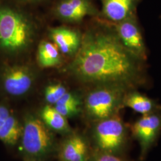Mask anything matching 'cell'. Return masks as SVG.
<instances>
[{
	"mask_svg": "<svg viewBox=\"0 0 161 161\" xmlns=\"http://www.w3.org/2000/svg\"><path fill=\"white\" fill-rule=\"evenodd\" d=\"M132 55L113 36L90 34L79 47L75 70L87 81L127 82L132 79L137 70Z\"/></svg>",
	"mask_w": 161,
	"mask_h": 161,
	"instance_id": "obj_1",
	"label": "cell"
},
{
	"mask_svg": "<svg viewBox=\"0 0 161 161\" xmlns=\"http://www.w3.org/2000/svg\"><path fill=\"white\" fill-rule=\"evenodd\" d=\"M29 23L14 7L0 3V48L8 53L22 50L29 42Z\"/></svg>",
	"mask_w": 161,
	"mask_h": 161,
	"instance_id": "obj_2",
	"label": "cell"
},
{
	"mask_svg": "<svg viewBox=\"0 0 161 161\" xmlns=\"http://www.w3.org/2000/svg\"><path fill=\"white\" fill-rule=\"evenodd\" d=\"M20 138L23 151L34 158H41L49 153L54 142L50 128L41 119L32 116L25 119Z\"/></svg>",
	"mask_w": 161,
	"mask_h": 161,
	"instance_id": "obj_3",
	"label": "cell"
},
{
	"mask_svg": "<svg viewBox=\"0 0 161 161\" xmlns=\"http://www.w3.org/2000/svg\"><path fill=\"white\" fill-rule=\"evenodd\" d=\"M122 93L118 88H102L95 90L87 96L86 111L94 120L100 121L114 116L121 101Z\"/></svg>",
	"mask_w": 161,
	"mask_h": 161,
	"instance_id": "obj_4",
	"label": "cell"
},
{
	"mask_svg": "<svg viewBox=\"0 0 161 161\" xmlns=\"http://www.w3.org/2000/svg\"><path fill=\"white\" fill-rule=\"evenodd\" d=\"M94 135L96 143L102 152L114 153L125 142V129L121 119L112 116L98 121Z\"/></svg>",
	"mask_w": 161,
	"mask_h": 161,
	"instance_id": "obj_5",
	"label": "cell"
},
{
	"mask_svg": "<svg viewBox=\"0 0 161 161\" xmlns=\"http://www.w3.org/2000/svg\"><path fill=\"white\" fill-rule=\"evenodd\" d=\"M4 92L14 97L28 92L32 84V78L28 70L22 66H9L4 68L1 77Z\"/></svg>",
	"mask_w": 161,
	"mask_h": 161,
	"instance_id": "obj_6",
	"label": "cell"
},
{
	"mask_svg": "<svg viewBox=\"0 0 161 161\" xmlns=\"http://www.w3.org/2000/svg\"><path fill=\"white\" fill-rule=\"evenodd\" d=\"M161 128V118L150 114L143 115L134 123L132 127V133L139 141L143 153L153 143Z\"/></svg>",
	"mask_w": 161,
	"mask_h": 161,
	"instance_id": "obj_7",
	"label": "cell"
},
{
	"mask_svg": "<svg viewBox=\"0 0 161 161\" xmlns=\"http://www.w3.org/2000/svg\"><path fill=\"white\" fill-rule=\"evenodd\" d=\"M118 34L122 44L133 55L142 56L144 46L142 36L132 21L124 20L118 25Z\"/></svg>",
	"mask_w": 161,
	"mask_h": 161,
	"instance_id": "obj_8",
	"label": "cell"
},
{
	"mask_svg": "<svg viewBox=\"0 0 161 161\" xmlns=\"http://www.w3.org/2000/svg\"><path fill=\"white\" fill-rule=\"evenodd\" d=\"M92 12L88 0H61L56 6L59 17L70 21H79Z\"/></svg>",
	"mask_w": 161,
	"mask_h": 161,
	"instance_id": "obj_9",
	"label": "cell"
},
{
	"mask_svg": "<svg viewBox=\"0 0 161 161\" xmlns=\"http://www.w3.org/2000/svg\"><path fill=\"white\" fill-rule=\"evenodd\" d=\"M88 149L84 140L75 135L68 138L64 143L60 157L64 161H86Z\"/></svg>",
	"mask_w": 161,
	"mask_h": 161,
	"instance_id": "obj_10",
	"label": "cell"
},
{
	"mask_svg": "<svg viewBox=\"0 0 161 161\" xmlns=\"http://www.w3.org/2000/svg\"><path fill=\"white\" fill-rule=\"evenodd\" d=\"M51 37L58 48L64 54H72L80 46L78 34L72 30L57 28L51 32Z\"/></svg>",
	"mask_w": 161,
	"mask_h": 161,
	"instance_id": "obj_11",
	"label": "cell"
},
{
	"mask_svg": "<svg viewBox=\"0 0 161 161\" xmlns=\"http://www.w3.org/2000/svg\"><path fill=\"white\" fill-rule=\"evenodd\" d=\"M135 0H103V12L106 17L116 22L127 19Z\"/></svg>",
	"mask_w": 161,
	"mask_h": 161,
	"instance_id": "obj_12",
	"label": "cell"
},
{
	"mask_svg": "<svg viewBox=\"0 0 161 161\" xmlns=\"http://www.w3.org/2000/svg\"><path fill=\"white\" fill-rule=\"evenodd\" d=\"M41 120L47 127L54 131L64 132L69 130L66 118L49 105L46 106L41 112Z\"/></svg>",
	"mask_w": 161,
	"mask_h": 161,
	"instance_id": "obj_13",
	"label": "cell"
},
{
	"mask_svg": "<svg viewBox=\"0 0 161 161\" xmlns=\"http://www.w3.org/2000/svg\"><path fill=\"white\" fill-rule=\"evenodd\" d=\"M22 132V126L12 114L3 127L0 128V140L7 145L13 146L21 137Z\"/></svg>",
	"mask_w": 161,
	"mask_h": 161,
	"instance_id": "obj_14",
	"label": "cell"
},
{
	"mask_svg": "<svg viewBox=\"0 0 161 161\" xmlns=\"http://www.w3.org/2000/svg\"><path fill=\"white\" fill-rule=\"evenodd\" d=\"M38 59L43 67H52L60 62V54L58 46L52 42H43L38 49Z\"/></svg>",
	"mask_w": 161,
	"mask_h": 161,
	"instance_id": "obj_15",
	"label": "cell"
},
{
	"mask_svg": "<svg viewBox=\"0 0 161 161\" xmlns=\"http://www.w3.org/2000/svg\"><path fill=\"white\" fill-rule=\"evenodd\" d=\"M125 103L129 108L143 115L149 114L153 108V103L150 98L137 92L129 95Z\"/></svg>",
	"mask_w": 161,
	"mask_h": 161,
	"instance_id": "obj_16",
	"label": "cell"
},
{
	"mask_svg": "<svg viewBox=\"0 0 161 161\" xmlns=\"http://www.w3.org/2000/svg\"><path fill=\"white\" fill-rule=\"evenodd\" d=\"M66 92L65 87L62 85L60 84H52L47 87L45 97L48 103L56 104Z\"/></svg>",
	"mask_w": 161,
	"mask_h": 161,
	"instance_id": "obj_17",
	"label": "cell"
},
{
	"mask_svg": "<svg viewBox=\"0 0 161 161\" xmlns=\"http://www.w3.org/2000/svg\"><path fill=\"white\" fill-rule=\"evenodd\" d=\"M54 108L66 118L76 114L79 111L78 105H66V104H55Z\"/></svg>",
	"mask_w": 161,
	"mask_h": 161,
	"instance_id": "obj_18",
	"label": "cell"
},
{
	"mask_svg": "<svg viewBox=\"0 0 161 161\" xmlns=\"http://www.w3.org/2000/svg\"><path fill=\"white\" fill-rule=\"evenodd\" d=\"M56 104H66V105H78L80 106V102L75 95L66 92Z\"/></svg>",
	"mask_w": 161,
	"mask_h": 161,
	"instance_id": "obj_19",
	"label": "cell"
},
{
	"mask_svg": "<svg viewBox=\"0 0 161 161\" xmlns=\"http://www.w3.org/2000/svg\"><path fill=\"white\" fill-rule=\"evenodd\" d=\"M94 161H123L120 158L114 155L113 153L103 152L96 156Z\"/></svg>",
	"mask_w": 161,
	"mask_h": 161,
	"instance_id": "obj_20",
	"label": "cell"
},
{
	"mask_svg": "<svg viewBox=\"0 0 161 161\" xmlns=\"http://www.w3.org/2000/svg\"><path fill=\"white\" fill-rule=\"evenodd\" d=\"M11 115L12 113L6 106L0 105V128L3 127L6 121Z\"/></svg>",
	"mask_w": 161,
	"mask_h": 161,
	"instance_id": "obj_21",
	"label": "cell"
},
{
	"mask_svg": "<svg viewBox=\"0 0 161 161\" xmlns=\"http://www.w3.org/2000/svg\"><path fill=\"white\" fill-rule=\"evenodd\" d=\"M21 1H23V2H34V1H37L39 0H20Z\"/></svg>",
	"mask_w": 161,
	"mask_h": 161,
	"instance_id": "obj_22",
	"label": "cell"
}]
</instances>
